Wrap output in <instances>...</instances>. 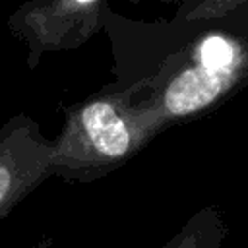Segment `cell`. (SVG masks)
Returning <instances> with one entry per match:
<instances>
[{"instance_id":"obj_1","label":"cell","mask_w":248,"mask_h":248,"mask_svg":"<svg viewBox=\"0 0 248 248\" xmlns=\"http://www.w3.org/2000/svg\"><path fill=\"white\" fill-rule=\"evenodd\" d=\"M159 132L143 103L126 93L95 95L68 110L54 140L52 174L62 180H95L136 155Z\"/></svg>"},{"instance_id":"obj_2","label":"cell","mask_w":248,"mask_h":248,"mask_svg":"<svg viewBox=\"0 0 248 248\" xmlns=\"http://www.w3.org/2000/svg\"><path fill=\"white\" fill-rule=\"evenodd\" d=\"M244 78H248V48L236 39L211 35L196 46L194 62L176 72L163 91L143 105L161 130L172 120L209 108Z\"/></svg>"},{"instance_id":"obj_3","label":"cell","mask_w":248,"mask_h":248,"mask_svg":"<svg viewBox=\"0 0 248 248\" xmlns=\"http://www.w3.org/2000/svg\"><path fill=\"white\" fill-rule=\"evenodd\" d=\"M54 141L27 114L0 128V221L52 174Z\"/></svg>"},{"instance_id":"obj_4","label":"cell","mask_w":248,"mask_h":248,"mask_svg":"<svg viewBox=\"0 0 248 248\" xmlns=\"http://www.w3.org/2000/svg\"><path fill=\"white\" fill-rule=\"evenodd\" d=\"M101 0H37L14 17V25L39 50L68 48L97 27Z\"/></svg>"},{"instance_id":"obj_5","label":"cell","mask_w":248,"mask_h":248,"mask_svg":"<svg viewBox=\"0 0 248 248\" xmlns=\"http://www.w3.org/2000/svg\"><path fill=\"white\" fill-rule=\"evenodd\" d=\"M227 236L223 211L215 205L194 213L163 248H221Z\"/></svg>"},{"instance_id":"obj_6","label":"cell","mask_w":248,"mask_h":248,"mask_svg":"<svg viewBox=\"0 0 248 248\" xmlns=\"http://www.w3.org/2000/svg\"><path fill=\"white\" fill-rule=\"evenodd\" d=\"M52 236H43V238H39L37 242H33L29 248H50L52 246Z\"/></svg>"}]
</instances>
